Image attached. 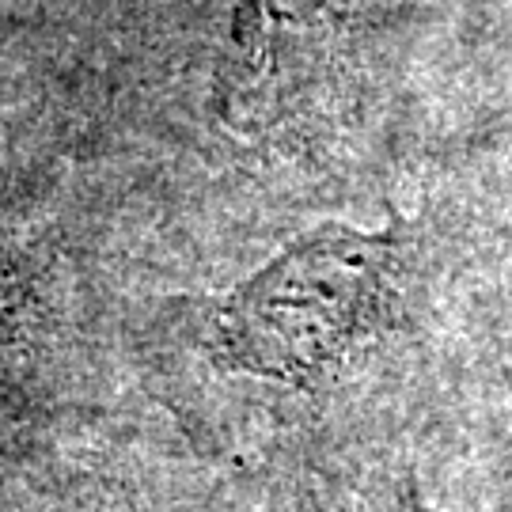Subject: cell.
I'll return each mask as SVG.
<instances>
[{"label": "cell", "mask_w": 512, "mask_h": 512, "mask_svg": "<svg viewBox=\"0 0 512 512\" xmlns=\"http://www.w3.org/2000/svg\"><path fill=\"white\" fill-rule=\"evenodd\" d=\"M421 247L406 224H319L209 304L220 368L293 391H330L410 319Z\"/></svg>", "instance_id": "obj_1"}, {"label": "cell", "mask_w": 512, "mask_h": 512, "mask_svg": "<svg viewBox=\"0 0 512 512\" xmlns=\"http://www.w3.org/2000/svg\"><path fill=\"white\" fill-rule=\"evenodd\" d=\"M23 266L12 251L0 247V349L8 346L12 338V323H16V311L23 308Z\"/></svg>", "instance_id": "obj_2"}, {"label": "cell", "mask_w": 512, "mask_h": 512, "mask_svg": "<svg viewBox=\"0 0 512 512\" xmlns=\"http://www.w3.org/2000/svg\"><path fill=\"white\" fill-rule=\"evenodd\" d=\"M27 512H122L114 509L110 501H35V505H27Z\"/></svg>", "instance_id": "obj_3"}, {"label": "cell", "mask_w": 512, "mask_h": 512, "mask_svg": "<svg viewBox=\"0 0 512 512\" xmlns=\"http://www.w3.org/2000/svg\"><path fill=\"white\" fill-rule=\"evenodd\" d=\"M285 512H330V509H323L319 501H311V497H300V501H293Z\"/></svg>", "instance_id": "obj_4"}]
</instances>
